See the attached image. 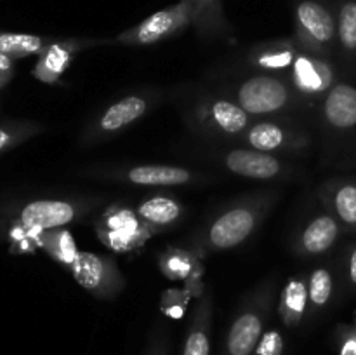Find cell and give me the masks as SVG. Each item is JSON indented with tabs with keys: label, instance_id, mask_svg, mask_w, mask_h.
Masks as SVG:
<instances>
[{
	"label": "cell",
	"instance_id": "obj_28",
	"mask_svg": "<svg viewBox=\"0 0 356 355\" xmlns=\"http://www.w3.org/2000/svg\"><path fill=\"white\" fill-rule=\"evenodd\" d=\"M52 40V37L31 33H0V52L16 61L28 56H40Z\"/></svg>",
	"mask_w": 356,
	"mask_h": 355
},
{
	"label": "cell",
	"instance_id": "obj_15",
	"mask_svg": "<svg viewBox=\"0 0 356 355\" xmlns=\"http://www.w3.org/2000/svg\"><path fill=\"white\" fill-rule=\"evenodd\" d=\"M191 26V13L184 2L160 9L143 19L141 23L127 28L113 38L122 45H153L169 40Z\"/></svg>",
	"mask_w": 356,
	"mask_h": 355
},
{
	"label": "cell",
	"instance_id": "obj_22",
	"mask_svg": "<svg viewBox=\"0 0 356 355\" xmlns=\"http://www.w3.org/2000/svg\"><path fill=\"white\" fill-rule=\"evenodd\" d=\"M212 319H214V294L212 289H205L204 294L197 298L184 334L181 355H211Z\"/></svg>",
	"mask_w": 356,
	"mask_h": 355
},
{
	"label": "cell",
	"instance_id": "obj_24",
	"mask_svg": "<svg viewBox=\"0 0 356 355\" xmlns=\"http://www.w3.org/2000/svg\"><path fill=\"white\" fill-rule=\"evenodd\" d=\"M337 54L343 75L356 77V0H336Z\"/></svg>",
	"mask_w": 356,
	"mask_h": 355
},
{
	"label": "cell",
	"instance_id": "obj_3",
	"mask_svg": "<svg viewBox=\"0 0 356 355\" xmlns=\"http://www.w3.org/2000/svg\"><path fill=\"white\" fill-rule=\"evenodd\" d=\"M278 296V274L268 275L240 301L225 336L221 355H252L273 313Z\"/></svg>",
	"mask_w": 356,
	"mask_h": 355
},
{
	"label": "cell",
	"instance_id": "obj_12",
	"mask_svg": "<svg viewBox=\"0 0 356 355\" xmlns=\"http://www.w3.org/2000/svg\"><path fill=\"white\" fill-rule=\"evenodd\" d=\"M211 159L233 176L256 181L292 180L298 173L291 162L278 155L259 152L249 146H232L226 150H214Z\"/></svg>",
	"mask_w": 356,
	"mask_h": 355
},
{
	"label": "cell",
	"instance_id": "obj_31",
	"mask_svg": "<svg viewBox=\"0 0 356 355\" xmlns=\"http://www.w3.org/2000/svg\"><path fill=\"white\" fill-rule=\"evenodd\" d=\"M337 263L341 278V289L348 294H356V242H348L341 251Z\"/></svg>",
	"mask_w": 356,
	"mask_h": 355
},
{
	"label": "cell",
	"instance_id": "obj_9",
	"mask_svg": "<svg viewBox=\"0 0 356 355\" xmlns=\"http://www.w3.org/2000/svg\"><path fill=\"white\" fill-rule=\"evenodd\" d=\"M94 180L115 181L146 188H174L204 183L207 176L198 171L170 164H132V166H92L83 171Z\"/></svg>",
	"mask_w": 356,
	"mask_h": 355
},
{
	"label": "cell",
	"instance_id": "obj_32",
	"mask_svg": "<svg viewBox=\"0 0 356 355\" xmlns=\"http://www.w3.org/2000/svg\"><path fill=\"white\" fill-rule=\"evenodd\" d=\"M334 343L339 355H356V312L350 324H339L336 327Z\"/></svg>",
	"mask_w": 356,
	"mask_h": 355
},
{
	"label": "cell",
	"instance_id": "obj_19",
	"mask_svg": "<svg viewBox=\"0 0 356 355\" xmlns=\"http://www.w3.org/2000/svg\"><path fill=\"white\" fill-rule=\"evenodd\" d=\"M318 198L346 233L356 235V176L329 178L318 187Z\"/></svg>",
	"mask_w": 356,
	"mask_h": 355
},
{
	"label": "cell",
	"instance_id": "obj_10",
	"mask_svg": "<svg viewBox=\"0 0 356 355\" xmlns=\"http://www.w3.org/2000/svg\"><path fill=\"white\" fill-rule=\"evenodd\" d=\"M94 232L104 247L117 254L139 253L153 237L136 207H131L127 202L106 205L94 221Z\"/></svg>",
	"mask_w": 356,
	"mask_h": 355
},
{
	"label": "cell",
	"instance_id": "obj_7",
	"mask_svg": "<svg viewBox=\"0 0 356 355\" xmlns=\"http://www.w3.org/2000/svg\"><path fill=\"white\" fill-rule=\"evenodd\" d=\"M159 101L160 94L156 90H136L117 97L87 120L80 131L79 145L92 146L117 138L125 129L146 117Z\"/></svg>",
	"mask_w": 356,
	"mask_h": 355
},
{
	"label": "cell",
	"instance_id": "obj_26",
	"mask_svg": "<svg viewBox=\"0 0 356 355\" xmlns=\"http://www.w3.org/2000/svg\"><path fill=\"white\" fill-rule=\"evenodd\" d=\"M341 289L339 270L337 263L318 265L308 274V294L309 312L308 315L316 317L325 312L334 301Z\"/></svg>",
	"mask_w": 356,
	"mask_h": 355
},
{
	"label": "cell",
	"instance_id": "obj_2",
	"mask_svg": "<svg viewBox=\"0 0 356 355\" xmlns=\"http://www.w3.org/2000/svg\"><path fill=\"white\" fill-rule=\"evenodd\" d=\"M184 124L200 138L216 143H240L254 120L225 94L200 93L190 97L183 108Z\"/></svg>",
	"mask_w": 356,
	"mask_h": 355
},
{
	"label": "cell",
	"instance_id": "obj_23",
	"mask_svg": "<svg viewBox=\"0 0 356 355\" xmlns=\"http://www.w3.org/2000/svg\"><path fill=\"white\" fill-rule=\"evenodd\" d=\"M136 211L153 235H160L176 228L186 214L183 202L167 194L149 195L139 202Z\"/></svg>",
	"mask_w": 356,
	"mask_h": 355
},
{
	"label": "cell",
	"instance_id": "obj_21",
	"mask_svg": "<svg viewBox=\"0 0 356 355\" xmlns=\"http://www.w3.org/2000/svg\"><path fill=\"white\" fill-rule=\"evenodd\" d=\"M191 13V26L204 42L233 44L235 33L225 14L222 0H181Z\"/></svg>",
	"mask_w": 356,
	"mask_h": 355
},
{
	"label": "cell",
	"instance_id": "obj_34",
	"mask_svg": "<svg viewBox=\"0 0 356 355\" xmlns=\"http://www.w3.org/2000/svg\"><path fill=\"white\" fill-rule=\"evenodd\" d=\"M143 355H169V340L163 327L159 326L153 331Z\"/></svg>",
	"mask_w": 356,
	"mask_h": 355
},
{
	"label": "cell",
	"instance_id": "obj_20",
	"mask_svg": "<svg viewBox=\"0 0 356 355\" xmlns=\"http://www.w3.org/2000/svg\"><path fill=\"white\" fill-rule=\"evenodd\" d=\"M301 52L294 38H275L259 42L245 52V66L254 73L289 75L296 58Z\"/></svg>",
	"mask_w": 356,
	"mask_h": 355
},
{
	"label": "cell",
	"instance_id": "obj_33",
	"mask_svg": "<svg viewBox=\"0 0 356 355\" xmlns=\"http://www.w3.org/2000/svg\"><path fill=\"white\" fill-rule=\"evenodd\" d=\"M285 338L278 327H270L263 334L252 355H284Z\"/></svg>",
	"mask_w": 356,
	"mask_h": 355
},
{
	"label": "cell",
	"instance_id": "obj_25",
	"mask_svg": "<svg viewBox=\"0 0 356 355\" xmlns=\"http://www.w3.org/2000/svg\"><path fill=\"white\" fill-rule=\"evenodd\" d=\"M277 312L287 329H296L301 326L309 312L308 274L299 271L287 278L278 294Z\"/></svg>",
	"mask_w": 356,
	"mask_h": 355
},
{
	"label": "cell",
	"instance_id": "obj_11",
	"mask_svg": "<svg viewBox=\"0 0 356 355\" xmlns=\"http://www.w3.org/2000/svg\"><path fill=\"white\" fill-rule=\"evenodd\" d=\"M240 145L271 155H305L312 150L313 136L298 122L284 117L254 118L243 132Z\"/></svg>",
	"mask_w": 356,
	"mask_h": 355
},
{
	"label": "cell",
	"instance_id": "obj_17",
	"mask_svg": "<svg viewBox=\"0 0 356 355\" xmlns=\"http://www.w3.org/2000/svg\"><path fill=\"white\" fill-rule=\"evenodd\" d=\"M346 233L339 221L322 209L313 214L301 226L292 242V253L301 260H315L329 254L339 244L341 237Z\"/></svg>",
	"mask_w": 356,
	"mask_h": 355
},
{
	"label": "cell",
	"instance_id": "obj_30",
	"mask_svg": "<svg viewBox=\"0 0 356 355\" xmlns=\"http://www.w3.org/2000/svg\"><path fill=\"white\" fill-rule=\"evenodd\" d=\"M191 299H193V294L186 287L165 289L162 292V298H160V310L165 317L177 320L184 317Z\"/></svg>",
	"mask_w": 356,
	"mask_h": 355
},
{
	"label": "cell",
	"instance_id": "obj_27",
	"mask_svg": "<svg viewBox=\"0 0 356 355\" xmlns=\"http://www.w3.org/2000/svg\"><path fill=\"white\" fill-rule=\"evenodd\" d=\"M40 249L47 253V256L52 258L56 263L65 267L66 270H70V267L75 263L80 254L75 237L66 226L42 232Z\"/></svg>",
	"mask_w": 356,
	"mask_h": 355
},
{
	"label": "cell",
	"instance_id": "obj_5",
	"mask_svg": "<svg viewBox=\"0 0 356 355\" xmlns=\"http://www.w3.org/2000/svg\"><path fill=\"white\" fill-rule=\"evenodd\" d=\"M318 122L330 157L356 162V86L341 79L318 103Z\"/></svg>",
	"mask_w": 356,
	"mask_h": 355
},
{
	"label": "cell",
	"instance_id": "obj_16",
	"mask_svg": "<svg viewBox=\"0 0 356 355\" xmlns=\"http://www.w3.org/2000/svg\"><path fill=\"white\" fill-rule=\"evenodd\" d=\"M108 44H115L113 38H54L38 56L31 75L44 84H58L80 52Z\"/></svg>",
	"mask_w": 356,
	"mask_h": 355
},
{
	"label": "cell",
	"instance_id": "obj_1",
	"mask_svg": "<svg viewBox=\"0 0 356 355\" xmlns=\"http://www.w3.org/2000/svg\"><path fill=\"white\" fill-rule=\"evenodd\" d=\"M277 190H257L233 198L219 207L200 228L186 239L184 247L205 260L245 244L264 225L278 202Z\"/></svg>",
	"mask_w": 356,
	"mask_h": 355
},
{
	"label": "cell",
	"instance_id": "obj_18",
	"mask_svg": "<svg viewBox=\"0 0 356 355\" xmlns=\"http://www.w3.org/2000/svg\"><path fill=\"white\" fill-rule=\"evenodd\" d=\"M159 268L169 281L184 282V287L200 298L207 285L204 284V260L184 246H167L159 254Z\"/></svg>",
	"mask_w": 356,
	"mask_h": 355
},
{
	"label": "cell",
	"instance_id": "obj_14",
	"mask_svg": "<svg viewBox=\"0 0 356 355\" xmlns=\"http://www.w3.org/2000/svg\"><path fill=\"white\" fill-rule=\"evenodd\" d=\"M287 77L302 100L318 106L325 94L343 79V72L334 59L301 51Z\"/></svg>",
	"mask_w": 356,
	"mask_h": 355
},
{
	"label": "cell",
	"instance_id": "obj_4",
	"mask_svg": "<svg viewBox=\"0 0 356 355\" xmlns=\"http://www.w3.org/2000/svg\"><path fill=\"white\" fill-rule=\"evenodd\" d=\"M229 97L252 118L291 117L308 101L301 97L287 75L252 73L229 90Z\"/></svg>",
	"mask_w": 356,
	"mask_h": 355
},
{
	"label": "cell",
	"instance_id": "obj_13",
	"mask_svg": "<svg viewBox=\"0 0 356 355\" xmlns=\"http://www.w3.org/2000/svg\"><path fill=\"white\" fill-rule=\"evenodd\" d=\"M70 274L83 291L104 301L120 296L127 284L113 258L89 251H80L75 263L70 267Z\"/></svg>",
	"mask_w": 356,
	"mask_h": 355
},
{
	"label": "cell",
	"instance_id": "obj_29",
	"mask_svg": "<svg viewBox=\"0 0 356 355\" xmlns=\"http://www.w3.org/2000/svg\"><path fill=\"white\" fill-rule=\"evenodd\" d=\"M45 125L35 120H6L0 122V155L16 146L23 145L28 139L42 134Z\"/></svg>",
	"mask_w": 356,
	"mask_h": 355
},
{
	"label": "cell",
	"instance_id": "obj_35",
	"mask_svg": "<svg viewBox=\"0 0 356 355\" xmlns=\"http://www.w3.org/2000/svg\"><path fill=\"white\" fill-rule=\"evenodd\" d=\"M14 77V61L0 52V90L13 80Z\"/></svg>",
	"mask_w": 356,
	"mask_h": 355
},
{
	"label": "cell",
	"instance_id": "obj_6",
	"mask_svg": "<svg viewBox=\"0 0 356 355\" xmlns=\"http://www.w3.org/2000/svg\"><path fill=\"white\" fill-rule=\"evenodd\" d=\"M294 40L309 54L336 61L337 16L336 0H291Z\"/></svg>",
	"mask_w": 356,
	"mask_h": 355
},
{
	"label": "cell",
	"instance_id": "obj_8",
	"mask_svg": "<svg viewBox=\"0 0 356 355\" xmlns=\"http://www.w3.org/2000/svg\"><path fill=\"white\" fill-rule=\"evenodd\" d=\"M103 198L94 195H63V197L35 198L21 205L13 219V226L30 233H42L52 228L73 225L96 211Z\"/></svg>",
	"mask_w": 356,
	"mask_h": 355
}]
</instances>
